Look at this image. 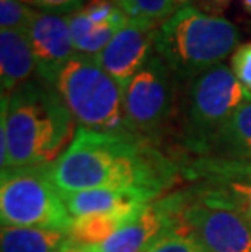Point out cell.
I'll return each instance as SVG.
<instances>
[{"label": "cell", "instance_id": "17", "mask_svg": "<svg viewBox=\"0 0 251 252\" xmlns=\"http://www.w3.org/2000/svg\"><path fill=\"white\" fill-rule=\"evenodd\" d=\"M142 208L75 218L71 228V236L73 239V244L92 248V246L105 243L106 239H109L111 236H114L119 229L124 228L127 223L132 221Z\"/></svg>", "mask_w": 251, "mask_h": 252}, {"label": "cell", "instance_id": "1", "mask_svg": "<svg viewBox=\"0 0 251 252\" xmlns=\"http://www.w3.org/2000/svg\"><path fill=\"white\" fill-rule=\"evenodd\" d=\"M181 176L175 161L148 138L129 130L97 132L77 127L69 148L52 164L64 194L88 189H122L155 200L167 195Z\"/></svg>", "mask_w": 251, "mask_h": 252}, {"label": "cell", "instance_id": "10", "mask_svg": "<svg viewBox=\"0 0 251 252\" xmlns=\"http://www.w3.org/2000/svg\"><path fill=\"white\" fill-rule=\"evenodd\" d=\"M183 224L209 252H251V224L238 213L191 198Z\"/></svg>", "mask_w": 251, "mask_h": 252}, {"label": "cell", "instance_id": "25", "mask_svg": "<svg viewBox=\"0 0 251 252\" xmlns=\"http://www.w3.org/2000/svg\"><path fill=\"white\" fill-rule=\"evenodd\" d=\"M64 252H93L90 248H85V246H77V244H73L71 246V248H67Z\"/></svg>", "mask_w": 251, "mask_h": 252}, {"label": "cell", "instance_id": "15", "mask_svg": "<svg viewBox=\"0 0 251 252\" xmlns=\"http://www.w3.org/2000/svg\"><path fill=\"white\" fill-rule=\"evenodd\" d=\"M201 158L251 163V103L243 104L225 122Z\"/></svg>", "mask_w": 251, "mask_h": 252}, {"label": "cell", "instance_id": "16", "mask_svg": "<svg viewBox=\"0 0 251 252\" xmlns=\"http://www.w3.org/2000/svg\"><path fill=\"white\" fill-rule=\"evenodd\" d=\"M73 246L69 231L2 224L0 252H64Z\"/></svg>", "mask_w": 251, "mask_h": 252}, {"label": "cell", "instance_id": "24", "mask_svg": "<svg viewBox=\"0 0 251 252\" xmlns=\"http://www.w3.org/2000/svg\"><path fill=\"white\" fill-rule=\"evenodd\" d=\"M233 0H197L194 7L212 17H220Z\"/></svg>", "mask_w": 251, "mask_h": 252}, {"label": "cell", "instance_id": "20", "mask_svg": "<svg viewBox=\"0 0 251 252\" xmlns=\"http://www.w3.org/2000/svg\"><path fill=\"white\" fill-rule=\"evenodd\" d=\"M35 8L20 0H0V30L26 31L35 17Z\"/></svg>", "mask_w": 251, "mask_h": 252}, {"label": "cell", "instance_id": "13", "mask_svg": "<svg viewBox=\"0 0 251 252\" xmlns=\"http://www.w3.org/2000/svg\"><path fill=\"white\" fill-rule=\"evenodd\" d=\"M36 73V61L26 31L0 30V87L12 94Z\"/></svg>", "mask_w": 251, "mask_h": 252}, {"label": "cell", "instance_id": "6", "mask_svg": "<svg viewBox=\"0 0 251 252\" xmlns=\"http://www.w3.org/2000/svg\"><path fill=\"white\" fill-rule=\"evenodd\" d=\"M54 88L77 127L97 132L126 130L122 109L124 88L93 57L73 56L59 72Z\"/></svg>", "mask_w": 251, "mask_h": 252}, {"label": "cell", "instance_id": "12", "mask_svg": "<svg viewBox=\"0 0 251 252\" xmlns=\"http://www.w3.org/2000/svg\"><path fill=\"white\" fill-rule=\"evenodd\" d=\"M157 28L129 20L93 59L122 88L155 52Z\"/></svg>", "mask_w": 251, "mask_h": 252}, {"label": "cell", "instance_id": "27", "mask_svg": "<svg viewBox=\"0 0 251 252\" xmlns=\"http://www.w3.org/2000/svg\"><path fill=\"white\" fill-rule=\"evenodd\" d=\"M179 3H184V2H189V0H178Z\"/></svg>", "mask_w": 251, "mask_h": 252}, {"label": "cell", "instance_id": "21", "mask_svg": "<svg viewBox=\"0 0 251 252\" xmlns=\"http://www.w3.org/2000/svg\"><path fill=\"white\" fill-rule=\"evenodd\" d=\"M148 252H209L188 229L179 228L178 231L168 234L167 238L152 248Z\"/></svg>", "mask_w": 251, "mask_h": 252}, {"label": "cell", "instance_id": "8", "mask_svg": "<svg viewBox=\"0 0 251 252\" xmlns=\"http://www.w3.org/2000/svg\"><path fill=\"white\" fill-rule=\"evenodd\" d=\"M181 176L191 198L209 207L232 210L251 224V163L214 158H184Z\"/></svg>", "mask_w": 251, "mask_h": 252}, {"label": "cell", "instance_id": "5", "mask_svg": "<svg viewBox=\"0 0 251 252\" xmlns=\"http://www.w3.org/2000/svg\"><path fill=\"white\" fill-rule=\"evenodd\" d=\"M54 164V163H52ZM52 164L2 169L0 220L8 226H33L71 233L73 218L52 178Z\"/></svg>", "mask_w": 251, "mask_h": 252}, {"label": "cell", "instance_id": "3", "mask_svg": "<svg viewBox=\"0 0 251 252\" xmlns=\"http://www.w3.org/2000/svg\"><path fill=\"white\" fill-rule=\"evenodd\" d=\"M237 26L212 17L194 5H183L157 30L155 54L176 82L191 83L201 73L220 65L238 47Z\"/></svg>", "mask_w": 251, "mask_h": 252}, {"label": "cell", "instance_id": "14", "mask_svg": "<svg viewBox=\"0 0 251 252\" xmlns=\"http://www.w3.org/2000/svg\"><path fill=\"white\" fill-rule=\"evenodd\" d=\"M64 194V192H62ZM64 202L71 217L82 218L101 213H117L145 207L150 203L148 197L139 192L122 189H88L64 194Z\"/></svg>", "mask_w": 251, "mask_h": 252}, {"label": "cell", "instance_id": "19", "mask_svg": "<svg viewBox=\"0 0 251 252\" xmlns=\"http://www.w3.org/2000/svg\"><path fill=\"white\" fill-rule=\"evenodd\" d=\"M127 18L139 23L160 28L183 7L178 0H116Z\"/></svg>", "mask_w": 251, "mask_h": 252}, {"label": "cell", "instance_id": "11", "mask_svg": "<svg viewBox=\"0 0 251 252\" xmlns=\"http://www.w3.org/2000/svg\"><path fill=\"white\" fill-rule=\"evenodd\" d=\"M36 61V75L54 87L62 67L77 56L67 15L44 13L36 10L26 30Z\"/></svg>", "mask_w": 251, "mask_h": 252}, {"label": "cell", "instance_id": "23", "mask_svg": "<svg viewBox=\"0 0 251 252\" xmlns=\"http://www.w3.org/2000/svg\"><path fill=\"white\" fill-rule=\"evenodd\" d=\"M28 7H33L39 12L54 15H71L83 8L88 0H20Z\"/></svg>", "mask_w": 251, "mask_h": 252}, {"label": "cell", "instance_id": "26", "mask_svg": "<svg viewBox=\"0 0 251 252\" xmlns=\"http://www.w3.org/2000/svg\"><path fill=\"white\" fill-rule=\"evenodd\" d=\"M242 5H243L245 12L251 15V0H242Z\"/></svg>", "mask_w": 251, "mask_h": 252}, {"label": "cell", "instance_id": "4", "mask_svg": "<svg viewBox=\"0 0 251 252\" xmlns=\"http://www.w3.org/2000/svg\"><path fill=\"white\" fill-rule=\"evenodd\" d=\"M247 103H251L250 96L227 63L196 77L186 93L181 135V147L189 158L204 157L218 130Z\"/></svg>", "mask_w": 251, "mask_h": 252}, {"label": "cell", "instance_id": "2", "mask_svg": "<svg viewBox=\"0 0 251 252\" xmlns=\"http://www.w3.org/2000/svg\"><path fill=\"white\" fill-rule=\"evenodd\" d=\"M75 121L52 85L35 78L2 96L0 166L52 164L75 135Z\"/></svg>", "mask_w": 251, "mask_h": 252}, {"label": "cell", "instance_id": "22", "mask_svg": "<svg viewBox=\"0 0 251 252\" xmlns=\"http://www.w3.org/2000/svg\"><path fill=\"white\" fill-rule=\"evenodd\" d=\"M230 67L251 99V42L237 47L230 57Z\"/></svg>", "mask_w": 251, "mask_h": 252}, {"label": "cell", "instance_id": "7", "mask_svg": "<svg viewBox=\"0 0 251 252\" xmlns=\"http://www.w3.org/2000/svg\"><path fill=\"white\" fill-rule=\"evenodd\" d=\"M175 85L173 73L153 52L122 91L126 130L158 143L173 112Z\"/></svg>", "mask_w": 251, "mask_h": 252}, {"label": "cell", "instance_id": "18", "mask_svg": "<svg viewBox=\"0 0 251 252\" xmlns=\"http://www.w3.org/2000/svg\"><path fill=\"white\" fill-rule=\"evenodd\" d=\"M67 20L77 54L87 57L98 56L122 28V26L111 23H95L82 8L67 15Z\"/></svg>", "mask_w": 251, "mask_h": 252}, {"label": "cell", "instance_id": "9", "mask_svg": "<svg viewBox=\"0 0 251 252\" xmlns=\"http://www.w3.org/2000/svg\"><path fill=\"white\" fill-rule=\"evenodd\" d=\"M188 202V189L155 198L114 236L90 249L93 252H148L168 234L183 228V212Z\"/></svg>", "mask_w": 251, "mask_h": 252}]
</instances>
